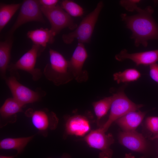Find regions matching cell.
<instances>
[{"instance_id": "1", "label": "cell", "mask_w": 158, "mask_h": 158, "mask_svg": "<svg viewBox=\"0 0 158 158\" xmlns=\"http://www.w3.org/2000/svg\"><path fill=\"white\" fill-rule=\"evenodd\" d=\"M135 11L138 13L133 16L122 13L121 18L132 32L131 38L135 45L146 47L149 40H158V24L152 17L154 9L150 6L144 9L138 6Z\"/></svg>"}, {"instance_id": "2", "label": "cell", "mask_w": 158, "mask_h": 158, "mask_svg": "<svg viewBox=\"0 0 158 158\" xmlns=\"http://www.w3.org/2000/svg\"><path fill=\"white\" fill-rule=\"evenodd\" d=\"M49 63L44 68L43 73L45 78L54 85L66 84L74 79L70 71L68 61L60 53L50 49Z\"/></svg>"}, {"instance_id": "3", "label": "cell", "mask_w": 158, "mask_h": 158, "mask_svg": "<svg viewBox=\"0 0 158 158\" xmlns=\"http://www.w3.org/2000/svg\"><path fill=\"white\" fill-rule=\"evenodd\" d=\"M103 6V2L99 1L95 8L83 18L74 31L63 35L62 39L63 42L66 44H71L75 39H76L78 43H89Z\"/></svg>"}, {"instance_id": "4", "label": "cell", "mask_w": 158, "mask_h": 158, "mask_svg": "<svg viewBox=\"0 0 158 158\" xmlns=\"http://www.w3.org/2000/svg\"><path fill=\"white\" fill-rule=\"evenodd\" d=\"M45 48L33 44L31 48L24 54L16 62L9 65L7 70L10 75L20 78L18 71L21 70L30 74L32 80L35 81L39 80L42 77L43 73L41 70L35 67L37 59Z\"/></svg>"}, {"instance_id": "5", "label": "cell", "mask_w": 158, "mask_h": 158, "mask_svg": "<svg viewBox=\"0 0 158 158\" xmlns=\"http://www.w3.org/2000/svg\"><path fill=\"white\" fill-rule=\"evenodd\" d=\"M113 95L114 99L109 118L100 127L106 132L114 122L129 112L138 110L143 106L142 104H136L132 102L123 90L118 92Z\"/></svg>"}, {"instance_id": "6", "label": "cell", "mask_w": 158, "mask_h": 158, "mask_svg": "<svg viewBox=\"0 0 158 158\" xmlns=\"http://www.w3.org/2000/svg\"><path fill=\"white\" fill-rule=\"evenodd\" d=\"M16 77L10 75L5 80L13 97L24 106L39 101L46 96V92L41 88L33 90L20 83Z\"/></svg>"}, {"instance_id": "7", "label": "cell", "mask_w": 158, "mask_h": 158, "mask_svg": "<svg viewBox=\"0 0 158 158\" xmlns=\"http://www.w3.org/2000/svg\"><path fill=\"white\" fill-rule=\"evenodd\" d=\"M25 114L30 118L38 133L45 137L49 130L56 129L58 123L59 119L55 114L46 108L36 110L29 108Z\"/></svg>"}, {"instance_id": "8", "label": "cell", "mask_w": 158, "mask_h": 158, "mask_svg": "<svg viewBox=\"0 0 158 158\" xmlns=\"http://www.w3.org/2000/svg\"><path fill=\"white\" fill-rule=\"evenodd\" d=\"M43 14L49 21L51 26L50 29L56 36L63 29H75L78 25L72 18L60 6L49 8L41 6Z\"/></svg>"}, {"instance_id": "9", "label": "cell", "mask_w": 158, "mask_h": 158, "mask_svg": "<svg viewBox=\"0 0 158 158\" xmlns=\"http://www.w3.org/2000/svg\"><path fill=\"white\" fill-rule=\"evenodd\" d=\"M43 14L38 0L24 1L16 21L8 32V36H13L15 30L26 23L34 21L44 23Z\"/></svg>"}, {"instance_id": "10", "label": "cell", "mask_w": 158, "mask_h": 158, "mask_svg": "<svg viewBox=\"0 0 158 158\" xmlns=\"http://www.w3.org/2000/svg\"><path fill=\"white\" fill-rule=\"evenodd\" d=\"M84 140L91 147L100 150L99 158H111L113 151L110 148L114 139L110 133L106 134L100 128L91 131L85 137Z\"/></svg>"}, {"instance_id": "11", "label": "cell", "mask_w": 158, "mask_h": 158, "mask_svg": "<svg viewBox=\"0 0 158 158\" xmlns=\"http://www.w3.org/2000/svg\"><path fill=\"white\" fill-rule=\"evenodd\" d=\"M87 57V53L84 44L78 43L70 60L68 61L69 70L74 79L78 83L85 82L88 79L87 71L83 69Z\"/></svg>"}, {"instance_id": "12", "label": "cell", "mask_w": 158, "mask_h": 158, "mask_svg": "<svg viewBox=\"0 0 158 158\" xmlns=\"http://www.w3.org/2000/svg\"><path fill=\"white\" fill-rule=\"evenodd\" d=\"M119 142L129 149L146 154L149 152L148 141L141 133L135 130L121 132L118 136Z\"/></svg>"}, {"instance_id": "13", "label": "cell", "mask_w": 158, "mask_h": 158, "mask_svg": "<svg viewBox=\"0 0 158 158\" xmlns=\"http://www.w3.org/2000/svg\"><path fill=\"white\" fill-rule=\"evenodd\" d=\"M115 58L120 61L130 59L137 66H150L158 61V49L130 54L123 49L115 55Z\"/></svg>"}, {"instance_id": "14", "label": "cell", "mask_w": 158, "mask_h": 158, "mask_svg": "<svg viewBox=\"0 0 158 158\" xmlns=\"http://www.w3.org/2000/svg\"><path fill=\"white\" fill-rule=\"evenodd\" d=\"M24 107L13 97L6 99L0 109L1 127L16 122L17 114L23 112Z\"/></svg>"}, {"instance_id": "15", "label": "cell", "mask_w": 158, "mask_h": 158, "mask_svg": "<svg viewBox=\"0 0 158 158\" xmlns=\"http://www.w3.org/2000/svg\"><path fill=\"white\" fill-rule=\"evenodd\" d=\"M65 128V133L67 135L82 136L88 133L90 126L86 117L77 115L70 116L67 119Z\"/></svg>"}, {"instance_id": "16", "label": "cell", "mask_w": 158, "mask_h": 158, "mask_svg": "<svg viewBox=\"0 0 158 158\" xmlns=\"http://www.w3.org/2000/svg\"><path fill=\"white\" fill-rule=\"evenodd\" d=\"M146 113L140 111L129 112L116 121V123L124 131L135 130L143 119Z\"/></svg>"}, {"instance_id": "17", "label": "cell", "mask_w": 158, "mask_h": 158, "mask_svg": "<svg viewBox=\"0 0 158 158\" xmlns=\"http://www.w3.org/2000/svg\"><path fill=\"white\" fill-rule=\"evenodd\" d=\"M13 36H7L4 41L0 42V74L1 78L5 80L11 57V51L13 44Z\"/></svg>"}, {"instance_id": "18", "label": "cell", "mask_w": 158, "mask_h": 158, "mask_svg": "<svg viewBox=\"0 0 158 158\" xmlns=\"http://www.w3.org/2000/svg\"><path fill=\"white\" fill-rule=\"evenodd\" d=\"M27 36L33 44L45 48L47 44L53 43L55 36L50 29L43 28L29 31Z\"/></svg>"}, {"instance_id": "19", "label": "cell", "mask_w": 158, "mask_h": 158, "mask_svg": "<svg viewBox=\"0 0 158 158\" xmlns=\"http://www.w3.org/2000/svg\"><path fill=\"white\" fill-rule=\"evenodd\" d=\"M34 135L3 139L0 141V148L1 149L16 150L18 154L23 152L28 143L33 138Z\"/></svg>"}, {"instance_id": "20", "label": "cell", "mask_w": 158, "mask_h": 158, "mask_svg": "<svg viewBox=\"0 0 158 158\" xmlns=\"http://www.w3.org/2000/svg\"><path fill=\"white\" fill-rule=\"evenodd\" d=\"M20 4H0V31H1L21 6Z\"/></svg>"}, {"instance_id": "21", "label": "cell", "mask_w": 158, "mask_h": 158, "mask_svg": "<svg viewBox=\"0 0 158 158\" xmlns=\"http://www.w3.org/2000/svg\"><path fill=\"white\" fill-rule=\"evenodd\" d=\"M114 99V95L105 97L93 103L92 106L96 116L97 122L104 116L110 109Z\"/></svg>"}, {"instance_id": "22", "label": "cell", "mask_w": 158, "mask_h": 158, "mask_svg": "<svg viewBox=\"0 0 158 158\" xmlns=\"http://www.w3.org/2000/svg\"><path fill=\"white\" fill-rule=\"evenodd\" d=\"M141 75L140 72L136 69L129 68L122 72L114 73L113 77L114 80L119 84L136 81L140 77Z\"/></svg>"}, {"instance_id": "23", "label": "cell", "mask_w": 158, "mask_h": 158, "mask_svg": "<svg viewBox=\"0 0 158 158\" xmlns=\"http://www.w3.org/2000/svg\"><path fill=\"white\" fill-rule=\"evenodd\" d=\"M60 6L71 16L79 17L84 13L83 8L72 1L63 0L61 2Z\"/></svg>"}, {"instance_id": "24", "label": "cell", "mask_w": 158, "mask_h": 158, "mask_svg": "<svg viewBox=\"0 0 158 158\" xmlns=\"http://www.w3.org/2000/svg\"><path fill=\"white\" fill-rule=\"evenodd\" d=\"M145 125L147 128L154 135L158 134V117H147L145 120Z\"/></svg>"}, {"instance_id": "25", "label": "cell", "mask_w": 158, "mask_h": 158, "mask_svg": "<svg viewBox=\"0 0 158 158\" xmlns=\"http://www.w3.org/2000/svg\"><path fill=\"white\" fill-rule=\"evenodd\" d=\"M139 0H121L120 4L126 10L129 11H134V8L139 2Z\"/></svg>"}, {"instance_id": "26", "label": "cell", "mask_w": 158, "mask_h": 158, "mask_svg": "<svg viewBox=\"0 0 158 158\" xmlns=\"http://www.w3.org/2000/svg\"><path fill=\"white\" fill-rule=\"evenodd\" d=\"M150 75L151 78L158 84V64L157 63L150 66Z\"/></svg>"}, {"instance_id": "27", "label": "cell", "mask_w": 158, "mask_h": 158, "mask_svg": "<svg viewBox=\"0 0 158 158\" xmlns=\"http://www.w3.org/2000/svg\"><path fill=\"white\" fill-rule=\"evenodd\" d=\"M38 1L41 6L49 8L56 6L59 1L58 0H39Z\"/></svg>"}, {"instance_id": "28", "label": "cell", "mask_w": 158, "mask_h": 158, "mask_svg": "<svg viewBox=\"0 0 158 158\" xmlns=\"http://www.w3.org/2000/svg\"><path fill=\"white\" fill-rule=\"evenodd\" d=\"M17 155L18 154H17L15 155L10 156H6L1 155L0 156V158H15L17 156Z\"/></svg>"}, {"instance_id": "29", "label": "cell", "mask_w": 158, "mask_h": 158, "mask_svg": "<svg viewBox=\"0 0 158 158\" xmlns=\"http://www.w3.org/2000/svg\"><path fill=\"white\" fill-rule=\"evenodd\" d=\"M124 158H135V156L131 153H126Z\"/></svg>"}, {"instance_id": "30", "label": "cell", "mask_w": 158, "mask_h": 158, "mask_svg": "<svg viewBox=\"0 0 158 158\" xmlns=\"http://www.w3.org/2000/svg\"><path fill=\"white\" fill-rule=\"evenodd\" d=\"M150 139L151 140H158V134L154 135L152 137H150Z\"/></svg>"}, {"instance_id": "31", "label": "cell", "mask_w": 158, "mask_h": 158, "mask_svg": "<svg viewBox=\"0 0 158 158\" xmlns=\"http://www.w3.org/2000/svg\"><path fill=\"white\" fill-rule=\"evenodd\" d=\"M48 158H51L48 157ZM61 158H71V157L69 155L67 154H63V155H62V156L61 157Z\"/></svg>"}, {"instance_id": "32", "label": "cell", "mask_w": 158, "mask_h": 158, "mask_svg": "<svg viewBox=\"0 0 158 158\" xmlns=\"http://www.w3.org/2000/svg\"><path fill=\"white\" fill-rule=\"evenodd\" d=\"M140 158H145V157H141Z\"/></svg>"}, {"instance_id": "33", "label": "cell", "mask_w": 158, "mask_h": 158, "mask_svg": "<svg viewBox=\"0 0 158 158\" xmlns=\"http://www.w3.org/2000/svg\"><path fill=\"white\" fill-rule=\"evenodd\" d=\"M156 158H158V156H157V157H156Z\"/></svg>"}]
</instances>
